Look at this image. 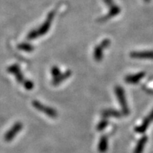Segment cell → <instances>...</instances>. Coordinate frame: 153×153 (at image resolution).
Segmentation results:
<instances>
[{"mask_svg":"<svg viewBox=\"0 0 153 153\" xmlns=\"http://www.w3.org/2000/svg\"><path fill=\"white\" fill-rule=\"evenodd\" d=\"M116 96L118 98L119 103L120 104V107L122 108V113L124 115H128L130 114V110L128 107V103H127L126 97L124 94V91L122 87H120V85H117L114 89Z\"/></svg>","mask_w":153,"mask_h":153,"instance_id":"cell-1","label":"cell"},{"mask_svg":"<svg viewBox=\"0 0 153 153\" xmlns=\"http://www.w3.org/2000/svg\"><path fill=\"white\" fill-rule=\"evenodd\" d=\"M32 104H33V107L34 108H36L39 111H41V112L44 113V114H45L49 116L51 118H56L57 117H58V113H57V111L54 109L45 106V105L41 103L38 101L33 100L32 102Z\"/></svg>","mask_w":153,"mask_h":153,"instance_id":"cell-2","label":"cell"},{"mask_svg":"<svg viewBox=\"0 0 153 153\" xmlns=\"http://www.w3.org/2000/svg\"><path fill=\"white\" fill-rule=\"evenodd\" d=\"M111 45V41L109 39H104L99 45H97L94 50V59L97 62H100L103 58V49L107 48L109 45Z\"/></svg>","mask_w":153,"mask_h":153,"instance_id":"cell-3","label":"cell"},{"mask_svg":"<svg viewBox=\"0 0 153 153\" xmlns=\"http://www.w3.org/2000/svg\"><path fill=\"white\" fill-rule=\"evenodd\" d=\"M104 1L106 2V3H107L109 6H111V10H110L109 13L107 14V16H103V17L98 19V21L99 22L107 21V19H111V18H112L113 16H115L118 15L120 12V8L113 3L112 0H104Z\"/></svg>","mask_w":153,"mask_h":153,"instance_id":"cell-4","label":"cell"},{"mask_svg":"<svg viewBox=\"0 0 153 153\" xmlns=\"http://www.w3.org/2000/svg\"><path fill=\"white\" fill-rule=\"evenodd\" d=\"M22 128H23V124H22L21 122L15 123L13 126L6 132V134H5V137H4V139L6 140V142L12 141L15 138L16 135L22 130Z\"/></svg>","mask_w":153,"mask_h":153,"instance_id":"cell-5","label":"cell"},{"mask_svg":"<svg viewBox=\"0 0 153 153\" xmlns=\"http://www.w3.org/2000/svg\"><path fill=\"white\" fill-rule=\"evenodd\" d=\"M54 14H55V11H52L51 13H50L48 16V17H47V19L45 21V23H43L38 29H37V31H38L39 36H43V35L46 34L48 32L51 24V22H52V19L54 16Z\"/></svg>","mask_w":153,"mask_h":153,"instance_id":"cell-6","label":"cell"},{"mask_svg":"<svg viewBox=\"0 0 153 153\" xmlns=\"http://www.w3.org/2000/svg\"><path fill=\"white\" fill-rule=\"evenodd\" d=\"M7 71L10 73H12L13 75H14L19 83L23 84V82H25V79L23 77V74H22L21 71H20V68H19V66L18 65H13L10 66L9 68H7Z\"/></svg>","mask_w":153,"mask_h":153,"instance_id":"cell-7","label":"cell"},{"mask_svg":"<svg viewBox=\"0 0 153 153\" xmlns=\"http://www.w3.org/2000/svg\"><path fill=\"white\" fill-rule=\"evenodd\" d=\"M131 58L138 59H153V51H133L130 54Z\"/></svg>","mask_w":153,"mask_h":153,"instance_id":"cell-8","label":"cell"},{"mask_svg":"<svg viewBox=\"0 0 153 153\" xmlns=\"http://www.w3.org/2000/svg\"><path fill=\"white\" fill-rule=\"evenodd\" d=\"M152 120H153V110L151 111V113H150L149 114V116L146 117V118L144 119L142 124H141L140 126L137 127V128H135L136 132L141 133V134H142V133H144V132L147 130V128H149V126L150 123H151Z\"/></svg>","mask_w":153,"mask_h":153,"instance_id":"cell-9","label":"cell"},{"mask_svg":"<svg viewBox=\"0 0 153 153\" xmlns=\"http://www.w3.org/2000/svg\"><path fill=\"white\" fill-rule=\"evenodd\" d=\"M146 76V72H142L134 75H129L125 77V82L129 84H137L140 80L143 79Z\"/></svg>","mask_w":153,"mask_h":153,"instance_id":"cell-10","label":"cell"},{"mask_svg":"<svg viewBox=\"0 0 153 153\" xmlns=\"http://www.w3.org/2000/svg\"><path fill=\"white\" fill-rule=\"evenodd\" d=\"M72 75V72L70 70H68L65 72L64 73H61L58 76H57L56 78H54L52 79V84L54 85H58L59 84H61L63 81H65V79H68V78L71 76Z\"/></svg>","mask_w":153,"mask_h":153,"instance_id":"cell-11","label":"cell"},{"mask_svg":"<svg viewBox=\"0 0 153 153\" xmlns=\"http://www.w3.org/2000/svg\"><path fill=\"white\" fill-rule=\"evenodd\" d=\"M148 142V137L147 136H143L142 137V138L138 141V144L135 147V149H134V153H142L143 152L144 148L146 146V143Z\"/></svg>","mask_w":153,"mask_h":153,"instance_id":"cell-12","label":"cell"},{"mask_svg":"<svg viewBox=\"0 0 153 153\" xmlns=\"http://www.w3.org/2000/svg\"><path fill=\"white\" fill-rule=\"evenodd\" d=\"M102 115L104 117H122L123 113L120 112V111H115V110H111V109H108V110H105V111H103L102 113Z\"/></svg>","mask_w":153,"mask_h":153,"instance_id":"cell-13","label":"cell"},{"mask_svg":"<svg viewBox=\"0 0 153 153\" xmlns=\"http://www.w3.org/2000/svg\"><path fill=\"white\" fill-rule=\"evenodd\" d=\"M107 147H108V140H107V136H102L100 140L99 146H98V150L101 153L106 152L107 150Z\"/></svg>","mask_w":153,"mask_h":153,"instance_id":"cell-14","label":"cell"},{"mask_svg":"<svg viewBox=\"0 0 153 153\" xmlns=\"http://www.w3.org/2000/svg\"><path fill=\"white\" fill-rule=\"evenodd\" d=\"M17 48L19 50L27 51V52H31L34 50V47L31 45L30 44H28V43H21V44L17 45Z\"/></svg>","mask_w":153,"mask_h":153,"instance_id":"cell-15","label":"cell"},{"mask_svg":"<svg viewBox=\"0 0 153 153\" xmlns=\"http://www.w3.org/2000/svg\"><path fill=\"white\" fill-rule=\"evenodd\" d=\"M107 124H108V120H107V119L103 118L101 121H100V123L97 126V131H102L104 130V128L107 126Z\"/></svg>","mask_w":153,"mask_h":153,"instance_id":"cell-16","label":"cell"},{"mask_svg":"<svg viewBox=\"0 0 153 153\" xmlns=\"http://www.w3.org/2000/svg\"><path fill=\"white\" fill-rule=\"evenodd\" d=\"M39 36V33H38V31L37 30L34 29V30H32L31 31H30V33L27 34V40H33V39H36Z\"/></svg>","mask_w":153,"mask_h":153,"instance_id":"cell-17","label":"cell"},{"mask_svg":"<svg viewBox=\"0 0 153 153\" xmlns=\"http://www.w3.org/2000/svg\"><path fill=\"white\" fill-rule=\"evenodd\" d=\"M51 72V76H52L53 79H54V78H56L57 76H58L61 73H62L60 69H59L57 66H53Z\"/></svg>","mask_w":153,"mask_h":153,"instance_id":"cell-18","label":"cell"},{"mask_svg":"<svg viewBox=\"0 0 153 153\" xmlns=\"http://www.w3.org/2000/svg\"><path fill=\"white\" fill-rule=\"evenodd\" d=\"M23 86L27 90H31V89H33V82H31L30 80H25V82H23Z\"/></svg>","mask_w":153,"mask_h":153,"instance_id":"cell-19","label":"cell"}]
</instances>
